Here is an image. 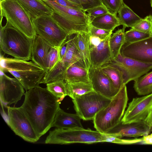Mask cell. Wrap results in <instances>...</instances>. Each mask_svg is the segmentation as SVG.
<instances>
[{"instance_id":"cell-1","label":"cell","mask_w":152,"mask_h":152,"mask_svg":"<svg viewBox=\"0 0 152 152\" xmlns=\"http://www.w3.org/2000/svg\"><path fill=\"white\" fill-rule=\"evenodd\" d=\"M20 107L39 138L52 127L60 108V100L47 88L39 86L26 91Z\"/></svg>"},{"instance_id":"cell-2","label":"cell","mask_w":152,"mask_h":152,"mask_svg":"<svg viewBox=\"0 0 152 152\" xmlns=\"http://www.w3.org/2000/svg\"><path fill=\"white\" fill-rule=\"evenodd\" d=\"M0 69L8 72L28 91L39 86L46 73L45 70L34 62L1 56Z\"/></svg>"},{"instance_id":"cell-3","label":"cell","mask_w":152,"mask_h":152,"mask_svg":"<svg viewBox=\"0 0 152 152\" xmlns=\"http://www.w3.org/2000/svg\"><path fill=\"white\" fill-rule=\"evenodd\" d=\"M3 18L1 17V50L15 58L27 61L31 59L33 39L28 37L7 22L2 26Z\"/></svg>"},{"instance_id":"cell-4","label":"cell","mask_w":152,"mask_h":152,"mask_svg":"<svg viewBox=\"0 0 152 152\" xmlns=\"http://www.w3.org/2000/svg\"><path fill=\"white\" fill-rule=\"evenodd\" d=\"M128 100L126 85H124L105 107L98 112L93 120L96 130L107 133L121 121Z\"/></svg>"},{"instance_id":"cell-5","label":"cell","mask_w":152,"mask_h":152,"mask_svg":"<svg viewBox=\"0 0 152 152\" xmlns=\"http://www.w3.org/2000/svg\"><path fill=\"white\" fill-rule=\"evenodd\" d=\"M104 142L103 133L88 128L55 129L49 132L46 144H67L74 143L92 144Z\"/></svg>"},{"instance_id":"cell-6","label":"cell","mask_w":152,"mask_h":152,"mask_svg":"<svg viewBox=\"0 0 152 152\" xmlns=\"http://www.w3.org/2000/svg\"><path fill=\"white\" fill-rule=\"evenodd\" d=\"M0 16L7 22L28 37L33 39L36 34L32 21L24 8L17 0H1Z\"/></svg>"},{"instance_id":"cell-7","label":"cell","mask_w":152,"mask_h":152,"mask_svg":"<svg viewBox=\"0 0 152 152\" xmlns=\"http://www.w3.org/2000/svg\"><path fill=\"white\" fill-rule=\"evenodd\" d=\"M77 34L69 35L67 39V48L65 55L50 71L46 73L41 81L42 83L47 84L57 80H63L64 73L67 69L74 63L79 62L86 67L77 46Z\"/></svg>"},{"instance_id":"cell-8","label":"cell","mask_w":152,"mask_h":152,"mask_svg":"<svg viewBox=\"0 0 152 152\" xmlns=\"http://www.w3.org/2000/svg\"><path fill=\"white\" fill-rule=\"evenodd\" d=\"M32 21L36 34L52 46L59 48L69 35L51 15H42Z\"/></svg>"},{"instance_id":"cell-9","label":"cell","mask_w":152,"mask_h":152,"mask_svg":"<svg viewBox=\"0 0 152 152\" xmlns=\"http://www.w3.org/2000/svg\"><path fill=\"white\" fill-rule=\"evenodd\" d=\"M111 100L94 91L72 99V102L76 113L81 119L87 121L93 120L96 114Z\"/></svg>"},{"instance_id":"cell-10","label":"cell","mask_w":152,"mask_h":152,"mask_svg":"<svg viewBox=\"0 0 152 152\" xmlns=\"http://www.w3.org/2000/svg\"><path fill=\"white\" fill-rule=\"evenodd\" d=\"M7 124L15 134L26 141L35 142L39 139L30 121L21 107H7Z\"/></svg>"},{"instance_id":"cell-11","label":"cell","mask_w":152,"mask_h":152,"mask_svg":"<svg viewBox=\"0 0 152 152\" xmlns=\"http://www.w3.org/2000/svg\"><path fill=\"white\" fill-rule=\"evenodd\" d=\"M120 69L124 73V85L148 72L152 69V64L145 63L123 56L120 53L117 57L107 63Z\"/></svg>"},{"instance_id":"cell-12","label":"cell","mask_w":152,"mask_h":152,"mask_svg":"<svg viewBox=\"0 0 152 152\" xmlns=\"http://www.w3.org/2000/svg\"><path fill=\"white\" fill-rule=\"evenodd\" d=\"M24 88L15 78L10 77L0 69V96L2 106L16 104L25 95Z\"/></svg>"},{"instance_id":"cell-13","label":"cell","mask_w":152,"mask_h":152,"mask_svg":"<svg viewBox=\"0 0 152 152\" xmlns=\"http://www.w3.org/2000/svg\"><path fill=\"white\" fill-rule=\"evenodd\" d=\"M152 109V93L134 98L129 103L121 121L124 124L144 120Z\"/></svg>"},{"instance_id":"cell-14","label":"cell","mask_w":152,"mask_h":152,"mask_svg":"<svg viewBox=\"0 0 152 152\" xmlns=\"http://www.w3.org/2000/svg\"><path fill=\"white\" fill-rule=\"evenodd\" d=\"M120 52L123 56L143 63L152 64V34L150 37L137 42H125Z\"/></svg>"},{"instance_id":"cell-15","label":"cell","mask_w":152,"mask_h":152,"mask_svg":"<svg viewBox=\"0 0 152 152\" xmlns=\"http://www.w3.org/2000/svg\"><path fill=\"white\" fill-rule=\"evenodd\" d=\"M151 127L144 120L124 124L119 123L106 134L117 137H137L148 135Z\"/></svg>"},{"instance_id":"cell-16","label":"cell","mask_w":152,"mask_h":152,"mask_svg":"<svg viewBox=\"0 0 152 152\" xmlns=\"http://www.w3.org/2000/svg\"><path fill=\"white\" fill-rule=\"evenodd\" d=\"M89 76L94 91L106 97L112 99L117 93L108 76L101 67H91Z\"/></svg>"},{"instance_id":"cell-17","label":"cell","mask_w":152,"mask_h":152,"mask_svg":"<svg viewBox=\"0 0 152 152\" xmlns=\"http://www.w3.org/2000/svg\"><path fill=\"white\" fill-rule=\"evenodd\" d=\"M111 35L102 39L95 45L89 44L91 67H101L103 65L111 61L113 59L109 48V42Z\"/></svg>"},{"instance_id":"cell-18","label":"cell","mask_w":152,"mask_h":152,"mask_svg":"<svg viewBox=\"0 0 152 152\" xmlns=\"http://www.w3.org/2000/svg\"><path fill=\"white\" fill-rule=\"evenodd\" d=\"M52 46L39 35L36 34L33 39L31 49V60L48 72V57Z\"/></svg>"},{"instance_id":"cell-19","label":"cell","mask_w":152,"mask_h":152,"mask_svg":"<svg viewBox=\"0 0 152 152\" xmlns=\"http://www.w3.org/2000/svg\"><path fill=\"white\" fill-rule=\"evenodd\" d=\"M81 119L77 113H66L60 107L56 114L52 127L63 129L83 128Z\"/></svg>"},{"instance_id":"cell-20","label":"cell","mask_w":152,"mask_h":152,"mask_svg":"<svg viewBox=\"0 0 152 152\" xmlns=\"http://www.w3.org/2000/svg\"><path fill=\"white\" fill-rule=\"evenodd\" d=\"M62 79L68 83L91 82L89 71L78 62L73 64L67 69Z\"/></svg>"},{"instance_id":"cell-21","label":"cell","mask_w":152,"mask_h":152,"mask_svg":"<svg viewBox=\"0 0 152 152\" xmlns=\"http://www.w3.org/2000/svg\"><path fill=\"white\" fill-rule=\"evenodd\" d=\"M28 14L32 20L39 16L51 15L52 10L40 0H17Z\"/></svg>"},{"instance_id":"cell-22","label":"cell","mask_w":152,"mask_h":152,"mask_svg":"<svg viewBox=\"0 0 152 152\" xmlns=\"http://www.w3.org/2000/svg\"><path fill=\"white\" fill-rule=\"evenodd\" d=\"M90 23L96 28L112 31L116 27L121 25L117 15L111 13L95 18Z\"/></svg>"},{"instance_id":"cell-23","label":"cell","mask_w":152,"mask_h":152,"mask_svg":"<svg viewBox=\"0 0 152 152\" xmlns=\"http://www.w3.org/2000/svg\"><path fill=\"white\" fill-rule=\"evenodd\" d=\"M101 68L109 77L115 90L118 93L125 85L123 72L118 68L107 63L103 65Z\"/></svg>"},{"instance_id":"cell-24","label":"cell","mask_w":152,"mask_h":152,"mask_svg":"<svg viewBox=\"0 0 152 152\" xmlns=\"http://www.w3.org/2000/svg\"><path fill=\"white\" fill-rule=\"evenodd\" d=\"M118 13V17L123 26L122 29L124 30L126 27L132 28L142 19L124 3Z\"/></svg>"},{"instance_id":"cell-25","label":"cell","mask_w":152,"mask_h":152,"mask_svg":"<svg viewBox=\"0 0 152 152\" xmlns=\"http://www.w3.org/2000/svg\"><path fill=\"white\" fill-rule=\"evenodd\" d=\"M77 46L86 69L89 71L91 66L89 45V34L79 32L77 34Z\"/></svg>"},{"instance_id":"cell-26","label":"cell","mask_w":152,"mask_h":152,"mask_svg":"<svg viewBox=\"0 0 152 152\" xmlns=\"http://www.w3.org/2000/svg\"><path fill=\"white\" fill-rule=\"evenodd\" d=\"M68 96L72 99L94 91L90 82L68 83L66 82Z\"/></svg>"},{"instance_id":"cell-27","label":"cell","mask_w":152,"mask_h":152,"mask_svg":"<svg viewBox=\"0 0 152 152\" xmlns=\"http://www.w3.org/2000/svg\"><path fill=\"white\" fill-rule=\"evenodd\" d=\"M134 81L133 87L137 94L145 95L152 93V71Z\"/></svg>"},{"instance_id":"cell-28","label":"cell","mask_w":152,"mask_h":152,"mask_svg":"<svg viewBox=\"0 0 152 152\" xmlns=\"http://www.w3.org/2000/svg\"><path fill=\"white\" fill-rule=\"evenodd\" d=\"M124 31L122 28L118 29L110 39L109 44L112 60L117 57L122 47L125 43Z\"/></svg>"},{"instance_id":"cell-29","label":"cell","mask_w":152,"mask_h":152,"mask_svg":"<svg viewBox=\"0 0 152 152\" xmlns=\"http://www.w3.org/2000/svg\"><path fill=\"white\" fill-rule=\"evenodd\" d=\"M47 90L62 101L68 96L66 82L62 80L53 81L46 84Z\"/></svg>"},{"instance_id":"cell-30","label":"cell","mask_w":152,"mask_h":152,"mask_svg":"<svg viewBox=\"0 0 152 152\" xmlns=\"http://www.w3.org/2000/svg\"><path fill=\"white\" fill-rule=\"evenodd\" d=\"M151 34L131 28L125 32V42L132 43L137 42L150 37Z\"/></svg>"},{"instance_id":"cell-31","label":"cell","mask_w":152,"mask_h":152,"mask_svg":"<svg viewBox=\"0 0 152 152\" xmlns=\"http://www.w3.org/2000/svg\"><path fill=\"white\" fill-rule=\"evenodd\" d=\"M104 142H111L123 145H129L140 143L142 138H135L132 139H122L115 137L110 134L103 133Z\"/></svg>"},{"instance_id":"cell-32","label":"cell","mask_w":152,"mask_h":152,"mask_svg":"<svg viewBox=\"0 0 152 152\" xmlns=\"http://www.w3.org/2000/svg\"><path fill=\"white\" fill-rule=\"evenodd\" d=\"M131 28L152 34V15H150L142 18Z\"/></svg>"},{"instance_id":"cell-33","label":"cell","mask_w":152,"mask_h":152,"mask_svg":"<svg viewBox=\"0 0 152 152\" xmlns=\"http://www.w3.org/2000/svg\"><path fill=\"white\" fill-rule=\"evenodd\" d=\"M59 48L60 47L52 46L49 52L48 57V72L50 71L60 61Z\"/></svg>"},{"instance_id":"cell-34","label":"cell","mask_w":152,"mask_h":152,"mask_svg":"<svg viewBox=\"0 0 152 152\" xmlns=\"http://www.w3.org/2000/svg\"><path fill=\"white\" fill-rule=\"evenodd\" d=\"M86 12L91 23L95 18L104 14L110 13L106 7L102 4L101 5L87 10Z\"/></svg>"},{"instance_id":"cell-35","label":"cell","mask_w":152,"mask_h":152,"mask_svg":"<svg viewBox=\"0 0 152 152\" xmlns=\"http://www.w3.org/2000/svg\"><path fill=\"white\" fill-rule=\"evenodd\" d=\"M101 1L110 13L116 15L124 3L123 0H101Z\"/></svg>"},{"instance_id":"cell-36","label":"cell","mask_w":152,"mask_h":152,"mask_svg":"<svg viewBox=\"0 0 152 152\" xmlns=\"http://www.w3.org/2000/svg\"><path fill=\"white\" fill-rule=\"evenodd\" d=\"M113 31L96 28L90 23L89 27L88 33L90 35L98 37L101 39H104L111 35Z\"/></svg>"},{"instance_id":"cell-37","label":"cell","mask_w":152,"mask_h":152,"mask_svg":"<svg viewBox=\"0 0 152 152\" xmlns=\"http://www.w3.org/2000/svg\"><path fill=\"white\" fill-rule=\"evenodd\" d=\"M83 11L99 6L102 3L101 0H80Z\"/></svg>"},{"instance_id":"cell-38","label":"cell","mask_w":152,"mask_h":152,"mask_svg":"<svg viewBox=\"0 0 152 152\" xmlns=\"http://www.w3.org/2000/svg\"><path fill=\"white\" fill-rule=\"evenodd\" d=\"M59 5L62 6L74 9L79 10L83 11L79 5L68 0H53Z\"/></svg>"},{"instance_id":"cell-39","label":"cell","mask_w":152,"mask_h":152,"mask_svg":"<svg viewBox=\"0 0 152 152\" xmlns=\"http://www.w3.org/2000/svg\"><path fill=\"white\" fill-rule=\"evenodd\" d=\"M67 48V39L61 45L59 48L60 61L65 55Z\"/></svg>"},{"instance_id":"cell-40","label":"cell","mask_w":152,"mask_h":152,"mask_svg":"<svg viewBox=\"0 0 152 152\" xmlns=\"http://www.w3.org/2000/svg\"><path fill=\"white\" fill-rule=\"evenodd\" d=\"M142 138L141 143L145 144L152 145V133L143 136Z\"/></svg>"},{"instance_id":"cell-41","label":"cell","mask_w":152,"mask_h":152,"mask_svg":"<svg viewBox=\"0 0 152 152\" xmlns=\"http://www.w3.org/2000/svg\"><path fill=\"white\" fill-rule=\"evenodd\" d=\"M144 121L152 128V109Z\"/></svg>"},{"instance_id":"cell-42","label":"cell","mask_w":152,"mask_h":152,"mask_svg":"<svg viewBox=\"0 0 152 152\" xmlns=\"http://www.w3.org/2000/svg\"><path fill=\"white\" fill-rule=\"evenodd\" d=\"M70 1H71L73 3L76 4H77L80 6L82 7L81 4L80 0H68Z\"/></svg>"},{"instance_id":"cell-43","label":"cell","mask_w":152,"mask_h":152,"mask_svg":"<svg viewBox=\"0 0 152 152\" xmlns=\"http://www.w3.org/2000/svg\"><path fill=\"white\" fill-rule=\"evenodd\" d=\"M150 3H151V5L152 7V0H150Z\"/></svg>"}]
</instances>
